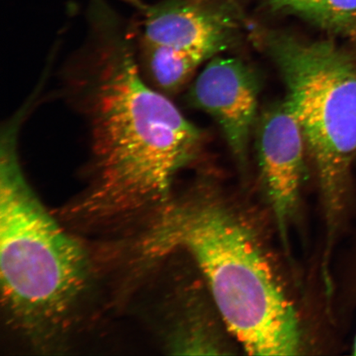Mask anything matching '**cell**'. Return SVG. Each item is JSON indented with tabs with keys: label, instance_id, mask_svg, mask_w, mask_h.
Returning <instances> with one entry per match:
<instances>
[{
	"label": "cell",
	"instance_id": "9c48e42d",
	"mask_svg": "<svg viewBox=\"0 0 356 356\" xmlns=\"http://www.w3.org/2000/svg\"><path fill=\"white\" fill-rule=\"evenodd\" d=\"M354 355H356V338H355V346H354Z\"/></svg>",
	"mask_w": 356,
	"mask_h": 356
},
{
	"label": "cell",
	"instance_id": "52a82bcc",
	"mask_svg": "<svg viewBox=\"0 0 356 356\" xmlns=\"http://www.w3.org/2000/svg\"><path fill=\"white\" fill-rule=\"evenodd\" d=\"M258 126L257 148L262 184L280 232L286 239L304 179L305 141L286 102L267 109Z\"/></svg>",
	"mask_w": 356,
	"mask_h": 356
},
{
	"label": "cell",
	"instance_id": "8992f818",
	"mask_svg": "<svg viewBox=\"0 0 356 356\" xmlns=\"http://www.w3.org/2000/svg\"><path fill=\"white\" fill-rule=\"evenodd\" d=\"M260 83L250 66L238 58L216 57L204 67L188 95L189 104L216 120L231 152L246 166L254 127Z\"/></svg>",
	"mask_w": 356,
	"mask_h": 356
},
{
	"label": "cell",
	"instance_id": "5b68a950",
	"mask_svg": "<svg viewBox=\"0 0 356 356\" xmlns=\"http://www.w3.org/2000/svg\"><path fill=\"white\" fill-rule=\"evenodd\" d=\"M138 60L160 55L200 52L213 58L237 37L241 16L231 0H127Z\"/></svg>",
	"mask_w": 356,
	"mask_h": 356
},
{
	"label": "cell",
	"instance_id": "3957f363",
	"mask_svg": "<svg viewBox=\"0 0 356 356\" xmlns=\"http://www.w3.org/2000/svg\"><path fill=\"white\" fill-rule=\"evenodd\" d=\"M20 127H2L0 273L4 305L26 333L59 331L86 287L82 248L49 216L22 171Z\"/></svg>",
	"mask_w": 356,
	"mask_h": 356
},
{
	"label": "cell",
	"instance_id": "7a4b0ae2",
	"mask_svg": "<svg viewBox=\"0 0 356 356\" xmlns=\"http://www.w3.org/2000/svg\"><path fill=\"white\" fill-rule=\"evenodd\" d=\"M162 250L193 257L231 336L252 355H296L302 348L295 305L254 229L211 186L168 211Z\"/></svg>",
	"mask_w": 356,
	"mask_h": 356
},
{
	"label": "cell",
	"instance_id": "30bf717a",
	"mask_svg": "<svg viewBox=\"0 0 356 356\" xmlns=\"http://www.w3.org/2000/svg\"><path fill=\"white\" fill-rule=\"evenodd\" d=\"M195 1H206V0H195Z\"/></svg>",
	"mask_w": 356,
	"mask_h": 356
},
{
	"label": "cell",
	"instance_id": "6da1fadb",
	"mask_svg": "<svg viewBox=\"0 0 356 356\" xmlns=\"http://www.w3.org/2000/svg\"><path fill=\"white\" fill-rule=\"evenodd\" d=\"M69 99L86 120L95 175L87 204L109 211L167 197L197 155L202 133L138 65L131 24L92 0L88 32L65 70Z\"/></svg>",
	"mask_w": 356,
	"mask_h": 356
},
{
	"label": "cell",
	"instance_id": "ba28073f",
	"mask_svg": "<svg viewBox=\"0 0 356 356\" xmlns=\"http://www.w3.org/2000/svg\"><path fill=\"white\" fill-rule=\"evenodd\" d=\"M271 10L300 17L323 30L349 35L356 30V0H266Z\"/></svg>",
	"mask_w": 356,
	"mask_h": 356
},
{
	"label": "cell",
	"instance_id": "277c9868",
	"mask_svg": "<svg viewBox=\"0 0 356 356\" xmlns=\"http://www.w3.org/2000/svg\"><path fill=\"white\" fill-rule=\"evenodd\" d=\"M264 42L286 83V102L314 163L330 243L356 156V60L328 40L269 31Z\"/></svg>",
	"mask_w": 356,
	"mask_h": 356
}]
</instances>
